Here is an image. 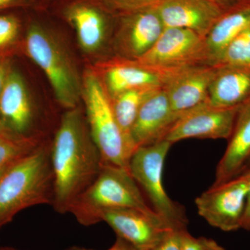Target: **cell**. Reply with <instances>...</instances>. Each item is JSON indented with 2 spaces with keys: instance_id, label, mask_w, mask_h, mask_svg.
<instances>
[{
  "instance_id": "6da1fadb",
  "label": "cell",
  "mask_w": 250,
  "mask_h": 250,
  "mask_svg": "<svg viewBox=\"0 0 250 250\" xmlns=\"http://www.w3.org/2000/svg\"><path fill=\"white\" fill-rule=\"evenodd\" d=\"M54 174L52 207L69 213L77 198L97 178L103 165L101 154L90 134L80 106L67 110L51 146Z\"/></svg>"
},
{
  "instance_id": "7a4b0ae2",
  "label": "cell",
  "mask_w": 250,
  "mask_h": 250,
  "mask_svg": "<svg viewBox=\"0 0 250 250\" xmlns=\"http://www.w3.org/2000/svg\"><path fill=\"white\" fill-rule=\"evenodd\" d=\"M54 174L51 147L42 143L0 177V229L34 206H52Z\"/></svg>"
},
{
  "instance_id": "3957f363",
  "label": "cell",
  "mask_w": 250,
  "mask_h": 250,
  "mask_svg": "<svg viewBox=\"0 0 250 250\" xmlns=\"http://www.w3.org/2000/svg\"><path fill=\"white\" fill-rule=\"evenodd\" d=\"M55 34L40 20L27 16L20 55L36 63L48 80L59 104L66 110L79 106L83 82L71 56Z\"/></svg>"
},
{
  "instance_id": "277c9868",
  "label": "cell",
  "mask_w": 250,
  "mask_h": 250,
  "mask_svg": "<svg viewBox=\"0 0 250 250\" xmlns=\"http://www.w3.org/2000/svg\"><path fill=\"white\" fill-rule=\"evenodd\" d=\"M121 208L158 215L145 200L129 168L103 164L97 178L74 202L69 213L81 225L90 226L102 222L104 212Z\"/></svg>"
},
{
  "instance_id": "5b68a950",
  "label": "cell",
  "mask_w": 250,
  "mask_h": 250,
  "mask_svg": "<svg viewBox=\"0 0 250 250\" xmlns=\"http://www.w3.org/2000/svg\"><path fill=\"white\" fill-rule=\"evenodd\" d=\"M82 82L85 118L103 164L129 168L130 159L136 148L118 124L111 96L103 81L89 67L83 73Z\"/></svg>"
},
{
  "instance_id": "8992f818",
  "label": "cell",
  "mask_w": 250,
  "mask_h": 250,
  "mask_svg": "<svg viewBox=\"0 0 250 250\" xmlns=\"http://www.w3.org/2000/svg\"><path fill=\"white\" fill-rule=\"evenodd\" d=\"M172 145L166 140L138 147L130 159L129 169L143 188L152 208L172 229L187 230L188 220L182 205L167 195L163 182L164 163Z\"/></svg>"
},
{
  "instance_id": "52a82bcc",
  "label": "cell",
  "mask_w": 250,
  "mask_h": 250,
  "mask_svg": "<svg viewBox=\"0 0 250 250\" xmlns=\"http://www.w3.org/2000/svg\"><path fill=\"white\" fill-rule=\"evenodd\" d=\"M136 61L167 72L209 65L205 37L189 29L174 27L165 28L152 48Z\"/></svg>"
},
{
  "instance_id": "ba28073f",
  "label": "cell",
  "mask_w": 250,
  "mask_h": 250,
  "mask_svg": "<svg viewBox=\"0 0 250 250\" xmlns=\"http://www.w3.org/2000/svg\"><path fill=\"white\" fill-rule=\"evenodd\" d=\"M250 180V170L225 183L213 185L195 200L199 215L224 231L241 229Z\"/></svg>"
},
{
  "instance_id": "9c48e42d",
  "label": "cell",
  "mask_w": 250,
  "mask_h": 250,
  "mask_svg": "<svg viewBox=\"0 0 250 250\" xmlns=\"http://www.w3.org/2000/svg\"><path fill=\"white\" fill-rule=\"evenodd\" d=\"M164 29L155 6L116 15L112 34L114 56L138 60L152 48Z\"/></svg>"
},
{
  "instance_id": "30bf717a",
  "label": "cell",
  "mask_w": 250,
  "mask_h": 250,
  "mask_svg": "<svg viewBox=\"0 0 250 250\" xmlns=\"http://www.w3.org/2000/svg\"><path fill=\"white\" fill-rule=\"evenodd\" d=\"M59 14L76 31L82 49L98 52L113 34L116 15L100 0H63Z\"/></svg>"
},
{
  "instance_id": "8fae6325",
  "label": "cell",
  "mask_w": 250,
  "mask_h": 250,
  "mask_svg": "<svg viewBox=\"0 0 250 250\" xmlns=\"http://www.w3.org/2000/svg\"><path fill=\"white\" fill-rule=\"evenodd\" d=\"M239 107H218L206 102L179 117L164 140L173 145L192 138L229 139Z\"/></svg>"
},
{
  "instance_id": "7c38bea8",
  "label": "cell",
  "mask_w": 250,
  "mask_h": 250,
  "mask_svg": "<svg viewBox=\"0 0 250 250\" xmlns=\"http://www.w3.org/2000/svg\"><path fill=\"white\" fill-rule=\"evenodd\" d=\"M92 68L103 81L111 98L141 87L165 86L181 71H164L143 65L137 61L116 56L98 62Z\"/></svg>"
},
{
  "instance_id": "4fadbf2b",
  "label": "cell",
  "mask_w": 250,
  "mask_h": 250,
  "mask_svg": "<svg viewBox=\"0 0 250 250\" xmlns=\"http://www.w3.org/2000/svg\"><path fill=\"white\" fill-rule=\"evenodd\" d=\"M101 221L107 223L117 237L139 250H152L172 229L159 215L131 208L107 210Z\"/></svg>"
},
{
  "instance_id": "5bb4252c",
  "label": "cell",
  "mask_w": 250,
  "mask_h": 250,
  "mask_svg": "<svg viewBox=\"0 0 250 250\" xmlns=\"http://www.w3.org/2000/svg\"><path fill=\"white\" fill-rule=\"evenodd\" d=\"M0 121L8 132L28 137L34 121V107L27 81L14 60L0 97Z\"/></svg>"
},
{
  "instance_id": "9a60e30c",
  "label": "cell",
  "mask_w": 250,
  "mask_h": 250,
  "mask_svg": "<svg viewBox=\"0 0 250 250\" xmlns=\"http://www.w3.org/2000/svg\"><path fill=\"white\" fill-rule=\"evenodd\" d=\"M165 87L156 90L140 108L131 131L136 149L163 141L177 121Z\"/></svg>"
},
{
  "instance_id": "2e32d148",
  "label": "cell",
  "mask_w": 250,
  "mask_h": 250,
  "mask_svg": "<svg viewBox=\"0 0 250 250\" xmlns=\"http://www.w3.org/2000/svg\"><path fill=\"white\" fill-rule=\"evenodd\" d=\"M215 65H197L178 72L165 85L171 108L177 118L208 102V90L216 72Z\"/></svg>"
},
{
  "instance_id": "e0dca14e",
  "label": "cell",
  "mask_w": 250,
  "mask_h": 250,
  "mask_svg": "<svg viewBox=\"0 0 250 250\" xmlns=\"http://www.w3.org/2000/svg\"><path fill=\"white\" fill-rule=\"evenodd\" d=\"M155 7L164 27L189 29L203 37L224 12L206 0H162Z\"/></svg>"
},
{
  "instance_id": "ac0fdd59",
  "label": "cell",
  "mask_w": 250,
  "mask_h": 250,
  "mask_svg": "<svg viewBox=\"0 0 250 250\" xmlns=\"http://www.w3.org/2000/svg\"><path fill=\"white\" fill-rule=\"evenodd\" d=\"M228 147L219 161L214 184L225 183L246 170L250 157V99L240 106Z\"/></svg>"
},
{
  "instance_id": "d6986e66",
  "label": "cell",
  "mask_w": 250,
  "mask_h": 250,
  "mask_svg": "<svg viewBox=\"0 0 250 250\" xmlns=\"http://www.w3.org/2000/svg\"><path fill=\"white\" fill-rule=\"evenodd\" d=\"M250 99V67L217 66L208 90L210 104L238 107Z\"/></svg>"
},
{
  "instance_id": "ffe728a7",
  "label": "cell",
  "mask_w": 250,
  "mask_h": 250,
  "mask_svg": "<svg viewBox=\"0 0 250 250\" xmlns=\"http://www.w3.org/2000/svg\"><path fill=\"white\" fill-rule=\"evenodd\" d=\"M250 27V2L242 1L224 11L205 37L209 65H214L229 42Z\"/></svg>"
},
{
  "instance_id": "44dd1931",
  "label": "cell",
  "mask_w": 250,
  "mask_h": 250,
  "mask_svg": "<svg viewBox=\"0 0 250 250\" xmlns=\"http://www.w3.org/2000/svg\"><path fill=\"white\" fill-rule=\"evenodd\" d=\"M160 88L161 87H141L126 90L111 98L112 106L117 121L131 142V128L140 108L146 100Z\"/></svg>"
},
{
  "instance_id": "7402d4cb",
  "label": "cell",
  "mask_w": 250,
  "mask_h": 250,
  "mask_svg": "<svg viewBox=\"0 0 250 250\" xmlns=\"http://www.w3.org/2000/svg\"><path fill=\"white\" fill-rule=\"evenodd\" d=\"M26 10L0 11V59H14L20 55L27 16Z\"/></svg>"
},
{
  "instance_id": "603a6c76",
  "label": "cell",
  "mask_w": 250,
  "mask_h": 250,
  "mask_svg": "<svg viewBox=\"0 0 250 250\" xmlns=\"http://www.w3.org/2000/svg\"><path fill=\"white\" fill-rule=\"evenodd\" d=\"M41 144L36 135L22 137L8 131L0 133V167L12 165L35 150Z\"/></svg>"
},
{
  "instance_id": "cb8c5ba5",
  "label": "cell",
  "mask_w": 250,
  "mask_h": 250,
  "mask_svg": "<svg viewBox=\"0 0 250 250\" xmlns=\"http://www.w3.org/2000/svg\"><path fill=\"white\" fill-rule=\"evenodd\" d=\"M214 65L250 67V27L229 42Z\"/></svg>"
},
{
  "instance_id": "d4e9b609",
  "label": "cell",
  "mask_w": 250,
  "mask_h": 250,
  "mask_svg": "<svg viewBox=\"0 0 250 250\" xmlns=\"http://www.w3.org/2000/svg\"><path fill=\"white\" fill-rule=\"evenodd\" d=\"M110 11L118 15L136 10L152 7L162 0H100Z\"/></svg>"
},
{
  "instance_id": "484cf974",
  "label": "cell",
  "mask_w": 250,
  "mask_h": 250,
  "mask_svg": "<svg viewBox=\"0 0 250 250\" xmlns=\"http://www.w3.org/2000/svg\"><path fill=\"white\" fill-rule=\"evenodd\" d=\"M183 250H227L211 238L194 237L188 231L184 234Z\"/></svg>"
},
{
  "instance_id": "4316f807",
  "label": "cell",
  "mask_w": 250,
  "mask_h": 250,
  "mask_svg": "<svg viewBox=\"0 0 250 250\" xmlns=\"http://www.w3.org/2000/svg\"><path fill=\"white\" fill-rule=\"evenodd\" d=\"M47 0H0V11L8 10L44 9Z\"/></svg>"
},
{
  "instance_id": "83f0119b",
  "label": "cell",
  "mask_w": 250,
  "mask_h": 250,
  "mask_svg": "<svg viewBox=\"0 0 250 250\" xmlns=\"http://www.w3.org/2000/svg\"><path fill=\"white\" fill-rule=\"evenodd\" d=\"M188 230L172 229L151 250H183L184 237Z\"/></svg>"
},
{
  "instance_id": "f1b7e54d",
  "label": "cell",
  "mask_w": 250,
  "mask_h": 250,
  "mask_svg": "<svg viewBox=\"0 0 250 250\" xmlns=\"http://www.w3.org/2000/svg\"><path fill=\"white\" fill-rule=\"evenodd\" d=\"M14 59H0V97L7 82Z\"/></svg>"
},
{
  "instance_id": "f546056e",
  "label": "cell",
  "mask_w": 250,
  "mask_h": 250,
  "mask_svg": "<svg viewBox=\"0 0 250 250\" xmlns=\"http://www.w3.org/2000/svg\"><path fill=\"white\" fill-rule=\"evenodd\" d=\"M249 170H250V168ZM241 229L246 231H250V180L248 195H247L246 208H245L244 214L242 220Z\"/></svg>"
},
{
  "instance_id": "4dcf8cb0",
  "label": "cell",
  "mask_w": 250,
  "mask_h": 250,
  "mask_svg": "<svg viewBox=\"0 0 250 250\" xmlns=\"http://www.w3.org/2000/svg\"><path fill=\"white\" fill-rule=\"evenodd\" d=\"M212 4L216 5L220 9L225 11L242 2L241 0H206Z\"/></svg>"
},
{
  "instance_id": "1f68e13d",
  "label": "cell",
  "mask_w": 250,
  "mask_h": 250,
  "mask_svg": "<svg viewBox=\"0 0 250 250\" xmlns=\"http://www.w3.org/2000/svg\"><path fill=\"white\" fill-rule=\"evenodd\" d=\"M107 250H139L136 249L132 245L130 244L127 241H125L120 237H117L116 242Z\"/></svg>"
},
{
  "instance_id": "d6a6232c",
  "label": "cell",
  "mask_w": 250,
  "mask_h": 250,
  "mask_svg": "<svg viewBox=\"0 0 250 250\" xmlns=\"http://www.w3.org/2000/svg\"><path fill=\"white\" fill-rule=\"evenodd\" d=\"M0 250H21L16 249V248H11V247L0 246Z\"/></svg>"
},
{
  "instance_id": "836d02e7",
  "label": "cell",
  "mask_w": 250,
  "mask_h": 250,
  "mask_svg": "<svg viewBox=\"0 0 250 250\" xmlns=\"http://www.w3.org/2000/svg\"><path fill=\"white\" fill-rule=\"evenodd\" d=\"M4 166V167H0V177H1V175H2L3 173H4L5 171L6 170V169H7L8 167H10V166Z\"/></svg>"
},
{
  "instance_id": "e575fe53",
  "label": "cell",
  "mask_w": 250,
  "mask_h": 250,
  "mask_svg": "<svg viewBox=\"0 0 250 250\" xmlns=\"http://www.w3.org/2000/svg\"><path fill=\"white\" fill-rule=\"evenodd\" d=\"M66 250H93L85 249V248H79V247H73V248H70V249H67Z\"/></svg>"
},
{
  "instance_id": "d590c367",
  "label": "cell",
  "mask_w": 250,
  "mask_h": 250,
  "mask_svg": "<svg viewBox=\"0 0 250 250\" xmlns=\"http://www.w3.org/2000/svg\"><path fill=\"white\" fill-rule=\"evenodd\" d=\"M3 131H6V130L3 127V125L1 124V122L0 121V133L3 132Z\"/></svg>"
},
{
  "instance_id": "8d00e7d4",
  "label": "cell",
  "mask_w": 250,
  "mask_h": 250,
  "mask_svg": "<svg viewBox=\"0 0 250 250\" xmlns=\"http://www.w3.org/2000/svg\"><path fill=\"white\" fill-rule=\"evenodd\" d=\"M250 168V157L249 159V160H248V163H247L246 166V170H248V169Z\"/></svg>"
},
{
  "instance_id": "74e56055",
  "label": "cell",
  "mask_w": 250,
  "mask_h": 250,
  "mask_svg": "<svg viewBox=\"0 0 250 250\" xmlns=\"http://www.w3.org/2000/svg\"><path fill=\"white\" fill-rule=\"evenodd\" d=\"M243 1H246V2H250V0H241Z\"/></svg>"
}]
</instances>
